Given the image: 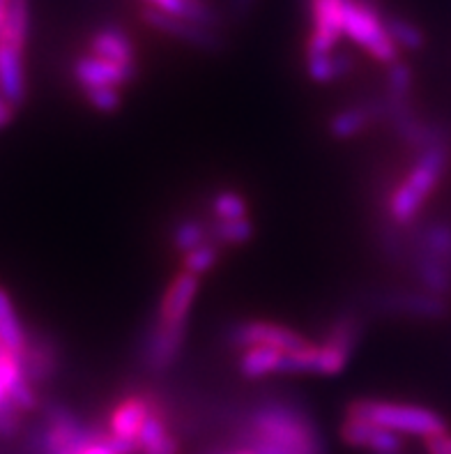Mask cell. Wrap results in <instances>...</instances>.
I'll return each mask as SVG.
<instances>
[{
  "instance_id": "obj_1",
  "label": "cell",
  "mask_w": 451,
  "mask_h": 454,
  "mask_svg": "<svg viewBox=\"0 0 451 454\" xmlns=\"http://www.w3.org/2000/svg\"><path fill=\"white\" fill-rule=\"evenodd\" d=\"M240 438L256 454H323L318 425L302 403L265 399L246 411Z\"/></svg>"
},
{
  "instance_id": "obj_2",
  "label": "cell",
  "mask_w": 451,
  "mask_h": 454,
  "mask_svg": "<svg viewBox=\"0 0 451 454\" xmlns=\"http://www.w3.org/2000/svg\"><path fill=\"white\" fill-rule=\"evenodd\" d=\"M451 164V141L429 145L417 153L415 161L400 178L387 199L389 222L399 229H410L417 224L419 213L424 210L433 192L440 187Z\"/></svg>"
},
{
  "instance_id": "obj_3",
  "label": "cell",
  "mask_w": 451,
  "mask_h": 454,
  "mask_svg": "<svg viewBox=\"0 0 451 454\" xmlns=\"http://www.w3.org/2000/svg\"><path fill=\"white\" fill-rule=\"evenodd\" d=\"M346 418L357 422L383 427L400 436H445L449 425L440 413L417 403L385 402V399H357L346 409Z\"/></svg>"
},
{
  "instance_id": "obj_4",
  "label": "cell",
  "mask_w": 451,
  "mask_h": 454,
  "mask_svg": "<svg viewBox=\"0 0 451 454\" xmlns=\"http://www.w3.org/2000/svg\"><path fill=\"white\" fill-rule=\"evenodd\" d=\"M341 28L353 44L360 46L362 51L383 63L385 67L400 60V49L389 37L385 17L373 0H343Z\"/></svg>"
},
{
  "instance_id": "obj_5",
  "label": "cell",
  "mask_w": 451,
  "mask_h": 454,
  "mask_svg": "<svg viewBox=\"0 0 451 454\" xmlns=\"http://www.w3.org/2000/svg\"><path fill=\"white\" fill-rule=\"evenodd\" d=\"M226 344L235 351H249L256 346L265 348H276L284 353L311 351L315 341L307 340L298 330L288 328L284 323L260 321V318H249V321H237L226 328Z\"/></svg>"
},
{
  "instance_id": "obj_6",
  "label": "cell",
  "mask_w": 451,
  "mask_h": 454,
  "mask_svg": "<svg viewBox=\"0 0 451 454\" xmlns=\"http://www.w3.org/2000/svg\"><path fill=\"white\" fill-rule=\"evenodd\" d=\"M189 323L175 325V323H164L154 318V323L145 330L141 348H138V363L148 374H166L168 369L175 367L187 344Z\"/></svg>"
},
{
  "instance_id": "obj_7",
  "label": "cell",
  "mask_w": 451,
  "mask_h": 454,
  "mask_svg": "<svg viewBox=\"0 0 451 454\" xmlns=\"http://www.w3.org/2000/svg\"><path fill=\"white\" fill-rule=\"evenodd\" d=\"M141 19H144L145 26H150L157 33L166 35V37H173V40L183 42L187 46H194L198 51L217 53L226 46L223 37L214 28H206V26H198V23L183 17H173V14L154 10L150 5L141 10Z\"/></svg>"
},
{
  "instance_id": "obj_8",
  "label": "cell",
  "mask_w": 451,
  "mask_h": 454,
  "mask_svg": "<svg viewBox=\"0 0 451 454\" xmlns=\"http://www.w3.org/2000/svg\"><path fill=\"white\" fill-rule=\"evenodd\" d=\"M377 309L392 317L417 318V321H438L449 314V300L435 295L426 288H406L387 291L377 298Z\"/></svg>"
},
{
  "instance_id": "obj_9",
  "label": "cell",
  "mask_w": 451,
  "mask_h": 454,
  "mask_svg": "<svg viewBox=\"0 0 451 454\" xmlns=\"http://www.w3.org/2000/svg\"><path fill=\"white\" fill-rule=\"evenodd\" d=\"M311 7V37L307 42V56L331 53L343 37V0H308Z\"/></svg>"
},
{
  "instance_id": "obj_10",
  "label": "cell",
  "mask_w": 451,
  "mask_h": 454,
  "mask_svg": "<svg viewBox=\"0 0 451 454\" xmlns=\"http://www.w3.org/2000/svg\"><path fill=\"white\" fill-rule=\"evenodd\" d=\"M157 399L150 395V392H134V395H127L121 402L115 403L109 413V429L111 434L118 441H127V443L138 445V434L144 429L148 415L152 413Z\"/></svg>"
},
{
  "instance_id": "obj_11",
  "label": "cell",
  "mask_w": 451,
  "mask_h": 454,
  "mask_svg": "<svg viewBox=\"0 0 451 454\" xmlns=\"http://www.w3.org/2000/svg\"><path fill=\"white\" fill-rule=\"evenodd\" d=\"M72 76H74V81L83 90L102 86L125 88L136 79V67L111 63V60H104V58L88 53V56L76 58L74 65H72Z\"/></svg>"
},
{
  "instance_id": "obj_12",
  "label": "cell",
  "mask_w": 451,
  "mask_h": 454,
  "mask_svg": "<svg viewBox=\"0 0 451 454\" xmlns=\"http://www.w3.org/2000/svg\"><path fill=\"white\" fill-rule=\"evenodd\" d=\"M198 279L200 277L191 275L187 270L177 272L171 282L166 284L164 295L159 300V309H157V318L164 323H175V325L189 323L196 295H198Z\"/></svg>"
},
{
  "instance_id": "obj_13",
  "label": "cell",
  "mask_w": 451,
  "mask_h": 454,
  "mask_svg": "<svg viewBox=\"0 0 451 454\" xmlns=\"http://www.w3.org/2000/svg\"><path fill=\"white\" fill-rule=\"evenodd\" d=\"M408 254H424L451 270V219H429L408 231Z\"/></svg>"
},
{
  "instance_id": "obj_14",
  "label": "cell",
  "mask_w": 451,
  "mask_h": 454,
  "mask_svg": "<svg viewBox=\"0 0 451 454\" xmlns=\"http://www.w3.org/2000/svg\"><path fill=\"white\" fill-rule=\"evenodd\" d=\"M383 121V98H373L369 99V102L353 104V106H346V109L337 111V114L327 121V132H330L331 138H337V141H348V138L360 137V134L366 132L369 127Z\"/></svg>"
},
{
  "instance_id": "obj_15",
  "label": "cell",
  "mask_w": 451,
  "mask_h": 454,
  "mask_svg": "<svg viewBox=\"0 0 451 454\" xmlns=\"http://www.w3.org/2000/svg\"><path fill=\"white\" fill-rule=\"evenodd\" d=\"M341 438L353 448L369 450L373 454H400L406 443L400 434L389 432L383 427L369 425V422H357L343 418L341 425Z\"/></svg>"
},
{
  "instance_id": "obj_16",
  "label": "cell",
  "mask_w": 451,
  "mask_h": 454,
  "mask_svg": "<svg viewBox=\"0 0 451 454\" xmlns=\"http://www.w3.org/2000/svg\"><path fill=\"white\" fill-rule=\"evenodd\" d=\"M90 53L111 63L136 67V44L121 26H102L90 37Z\"/></svg>"
},
{
  "instance_id": "obj_17",
  "label": "cell",
  "mask_w": 451,
  "mask_h": 454,
  "mask_svg": "<svg viewBox=\"0 0 451 454\" xmlns=\"http://www.w3.org/2000/svg\"><path fill=\"white\" fill-rule=\"evenodd\" d=\"M26 83V65H23V51L12 46L0 44V95L19 109L28 95Z\"/></svg>"
},
{
  "instance_id": "obj_18",
  "label": "cell",
  "mask_w": 451,
  "mask_h": 454,
  "mask_svg": "<svg viewBox=\"0 0 451 454\" xmlns=\"http://www.w3.org/2000/svg\"><path fill=\"white\" fill-rule=\"evenodd\" d=\"M23 369H26V376L30 379L35 387L51 380L58 372V348L44 337H30L28 334V346H26V353L21 356Z\"/></svg>"
},
{
  "instance_id": "obj_19",
  "label": "cell",
  "mask_w": 451,
  "mask_h": 454,
  "mask_svg": "<svg viewBox=\"0 0 451 454\" xmlns=\"http://www.w3.org/2000/svg\"><path fill=\"white\" fill-rule=\"evenodd\" d=\"M28 0H7L5 10H3V21H0V44L23 51L26 42H28Z\"/></svg>"
},
{
  "instance_id": "obj_20",
  "label": "cell",
  "mask_w": 451,
  "mask_h": 454,
  "mask_svg": "<svg viewBox=\"0 0 451 454\" xmlns=\"http://www.w3.org/2000/svg\"><path fill=\"white\" fill-rule=\"evenodd\" d=\"M0 344L19 357L26 353V346H28V333L19 318L12 295L3 286H0Z\"/></svg>"
},
{
  "instance_id": "obj_21",
  "label": "cell",
  "mask_w": 451,
  "mask_h": 454,
  "mask_svg": "<svg viewBox=\"0 0 451 454\" xmlns=\"http://www.w3.org/2000/svg\"><path fill=\"white\" fill-rule=\"evenodd\" d=\"M408 261H410L412 275L419 286L435 295H442V298L451 294V270L445 263L424 256V254H408Z\"/></svg>"
},
{
  "instance_id": "obj_22",
  "label": "cell",
  "mask_w": 451,
  "mask_h": 454,
  "mask_svg": "<svg viewBox=\"0 0 451 454\" xmlns=\"http://www.w3.org/2000/svg\"><path fill=\"white\" fill-rule=\"evenodd\" d=\"M354 58L348 51L320 53V56H307V74L315 83H334V81L348 76L354 72Z\"/></svg>"
},
{
  "instance_id": "obj_23",
  "label": "cell",
  "mask_w": 451,
  "mask_h": 454,
  "mask_svg": "<svg viewBox=\"0 0 451 454\" xmlns=\"http://www.w3.org/2000/svg\"><path fill=\"white\" fill-rule=\"evenodd\" d=\"M281 353L284 351L265 348V346H256V348L242 351L240 360H237V372L249 380H258L265 379V376L279 374Z\"/></svg>"
},
{
  "instance_id": "obj_24",
  "label": "cell",
  "mask_w": 451,
  "mask_h": 454,
  "mask_svg": "<svg viewBox=\"0 0 451 454\" xmlns=\"http://www.w3.org/2000/svg\"><path fill=\"white\" fill-rule=\"evenodd\" d=\"M253 222L246 219H210V240L219 247H242L253 238Z\"/></svg>"
},
{
  "instance_id": "obj_25",
  "label": "cell",
  "mask_w": 451,
  "mask_h": 454,
  "mask_svg": "<svg viewBox=\"0 0 451 454\" xmlns=\"http://www.w3.org/2000/svg\"><path fill=\"white\" fill-rule=\"evenodd\" d=\"M210 240V222L198 217H187L180 219L175 226H173L171 233V242L173 247H175L177 254H187L191 249L200 247L203 242Z\"/></svg>"
},
{
  "instance_id": "obj_26",
  "label": "cell",
  "mask_w": 451,
  "mask_h": 454,
  "mask_svg": "<svg viewBox=\"0 0 451 454\" xmlns=\"http://www.w3.org/2000/svg\"><path fill=\"white\" fill-rule=\"evenodd\" d=\"M412 86H415V76L412 69L403 60L387 65L385 72V98L394 99V102H412Z\"/></svg>"
},
{
  "instance_id": "obj_27",
  "label": "cell",
  "mask_w": 451,
  "mask_h": 454,
  "mask_svg": "<svg viewBox=\"0 0 451 454\" xmlns=\"http://www.w3.org/2000/svg\"><path fill=\"white\" fill-rule=\"evenodd\" d=\"M385 26H387L389 37L394 40V44L399 49H408V51H422L424 44H426V35L419 26H415L408 19L400 17H387L385 19Z\"/></svg>"
},
{
  "instance_id": "obj_28",
  "label": "cell",
  "mask_w": 451,
  "mask_h": 454,
  "mask_svg": "<svg viewBox=\"0 0 451 454\" xmlns=\"http://www.w3.org/2000/svg\"><path fill=\"white\" fill-rule=\"evenodd\" d=\"M212 219H246L249 217V201L240 192L222 190L210 201Z\"/></svg>"
},
{
  "instance_id": "obj_29",
  "label": "cell",
  "mask_w": 451,
  "mask_h": 454,
  "mask_svg": "<svg viewBox=\"0 0 451 454\" xmlns=\"http://www.w3.org/2000/svg\"><path fill=\"white\" fill-rule=\"evenodd\" d=\"M222 249L214 240H207L203 242L200 247L191 249L183 256V270L191 272V275L200 277V275H207L210 270H214V265L219 263L222 259Z\"/></svg>"
},
{
  "instance_id": "obj_30",
  "label": "cell",
  "mask_w": 451,
  "mask_h": 454,
  "mask_svg": "<svg viewBox=\"0 0 451 454\" xmlns=\"http://www.w3.org/2000/svg\"><path fill=\"white\" fill-rule=\"evenodd\" d=\"M83 98L90 104L92 109L99 114H118L122 106V88L113 86H102V88H86Z\"/></svg>"
},
{
  "instance_id": "obj_31",
  "label": "cell",
  "mask_w": 451,
  "mask_h": 454,
  "mask_svg": "<svg viewBox=\"0 0 451 454\" xmlns=\"http://www.w3.org/2000/svg\"><path fill=\"white\" fill-rule=\"evenodd\" d=\"M21 376H26L21 357L14 356V353L10 351L0 353V403L5 402L12 386H14Z\"/></svg>"
},
{
  "instance_id": "obj_32",
  "label": "cell",
  "mask_w": 451,
  "mask_h": 454,
  "mask_svg": "<svg viewBox=\"0 0 451 454\" xmlns=\"http://www.w3.org/2000/svg\"><path fill=\"white\" fill-rule=\"evenodd\" d=\"M21 411L10 399L0 403V436H14L19 432V427H21Z\"/></svg>"
},
{
  "instance_id": "obj_33",
  "label": "cell",
  "mask_w": 451,
  "mask_h": 454,
  "mask_svg": "<svg viewBox=\"0 0 451 454\" xmlns=\"http://www.w3.org/2000/svg\"><path fill=\"white\" fill-rule=\"evenodd\" d=\"M424 448H426V454H451L449 434H445V436L424 438Z\"/></svg>"
},
{
  "instance_id": "obj_34",
  "label": "cell",
  "mask_w": 451,
  "mask_h": 454,
  "mask_svg": "<svg viewBox=\"0 0 451 454\" xmlns=\"http://www.w3.org/2000/svg\"><path fill=\"white\" fill-rule=\"evenodd\" d=\"M256 3H258V0H229V10H230V14H233V17L245 19L246 14H249V12L256 7Z\"/></svg>"
},
{
  "instance_id": "obj_35",
  "label": "cell",
  "mask_w": 451,
  "mask_h": 454,
  "mask_svg": "<svg viewBox=\"0 0 451 454\" xmlns=\"http://www.w3.org/2000/svg\"><path fill=\"white\" fill-rule=\"evenodd\" d=\"M14 114H17V109H14L10 102L3 99V102H0V129H5V127L14 121Z\"/></svg>"
},
{
  "instance_id": "obj_36",
  "label": "cell",
  "mask_w": 451,
  "mask_h": 454,
  "mask_svg": "<svg viewBox=\"0 0 451 454\" xmlns=\"http://www.w3.org/2000/svg\"><path fill=\"white\" fill-rule=\"evenodd\" d=\"M0 21H3V12H0Z\"/></svg>"
},
{
  "instance_id": "obj_37",
  "label": "cell",
  "mask_w": 451,
  "mask_h": 454,
  "mask_svg": "<svg viewBox=\"0 0 451 454\" xmlns=\"http://www.w3.org/2000/svg\"><path fill=\"white\" fill-rule=\"evenodd\" d=\"M449 441H451V434H449Z\"/></svg>"
}]
</instances>
